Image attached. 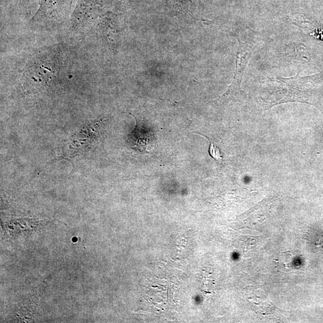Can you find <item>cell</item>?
<instances>
[{
	"label": "cell",
	"instance_id": "6da1fadb",
	"mask_svg": "<svg viewBox=\"0 0 323 323\" xmlns=\"http://www.w3.org/2000/svg\"><path fill=\"white\" fill-rule=\"evenodd\" d=\"M64 60L60 53L51 49L33 56L25 66L21 77L24 92L36 95L50 88L64 75Z\"/></svg>",
	"mask_w": 323,
	"mask_h": 323
},
{
	"label": "cell",
	"instance_id": "7a4b0ae2",
	"mask_svg": "<svg viewBox=\"0 0 323 323\" xmlns=\"http://www.w3.org/2000/svg\"><path fill=\"white\" fill-rule=\"evenodd\" d=\"M72 0H40V7L33 19L31 27L45 30L61 27L68 19Z\"/></svg>",
	"mask_w": 323,
	"mask_h": 323
},
{
	"label": "cell",
	"instance_id": "3957f363",
	"mask_svg": "<svg viewBox=\"0 0 323 323\" xmlns=\"http://www.w3.org/2000/svg\"><path fill=\"white\" fill-rule=\"evenodd\" d=\"M238 41L240 45L237 52L236 70H235L234 80L229 87V89L222 97H220V100L222 101L229 100L240 92L242 77H243L249 59L251 57L252 51L250 45L240 40Z\"/></svg>",
	"mask_w": 323,
	"mask_h": 323
},
{
	"label": "cell",
	"instance_id": "277c9868",
	"mask_svg": "<svg viewBox=\"0 0 323 323\" xmlns=\"http://www.w3.org/2000/svg\"><path fill=\"white\" fill-rule=\"evenodd\" d=\"M97 19L96 14L94 13V6L89 2L83 1L77 6L69 19V29L74 33H79L88 29L94 24Z\"/></svg>",
	"mask_w": 323,
	"mask_h": 323
},
{
	"label": "cell",
	"instance_id": "5b68a950",
	"mask_svg": "<svg viewBox=\"0 0 323 323\" xmlns=\"http://www.w3.org/2000/svg\"><path fill=\"white\" fill-rule=\"evenodd\" d=\"M128 142L133 149L142 153H147L152 147V134L136 124L134 130L129 135Z\"/></svg>",
	"mask_w": 323,
	"mask_h": 323
},
{
	"label": "cell",
	"instance_id": "8992f818",
	"mask_svg": "<svg viewBox=\"0 0 323 323\" xmlns=\"http://www.w3.org/2000/svg\"><path fill=\"white\" fill-rule=\"evenodd\" d=\"M98 36L105 41L113 44L118 39V29L114 20L108 15L100 17L96 25Z\"/></svg>",
	"mask_w": 323,
	"mask_h": 323
},
{
	"label": "cell",
	"instance_id": "52a82bcc",
	"mask_svg": "<svg viewBox=\"0 0 323 323\" xmlns=\"http://www.w3.org/2000/svg\"><path fill=\"white\" fill-rule=\"evenodd\" d=\"M209 142L210 143L209 150L210 156L217 161L222 160L223 156L220 153V149L215 145H214L212 142H211L210 140H209Z\"/></svg>",
	"mask_w": 323,
	"mask_h": 323
}]
</instances>
